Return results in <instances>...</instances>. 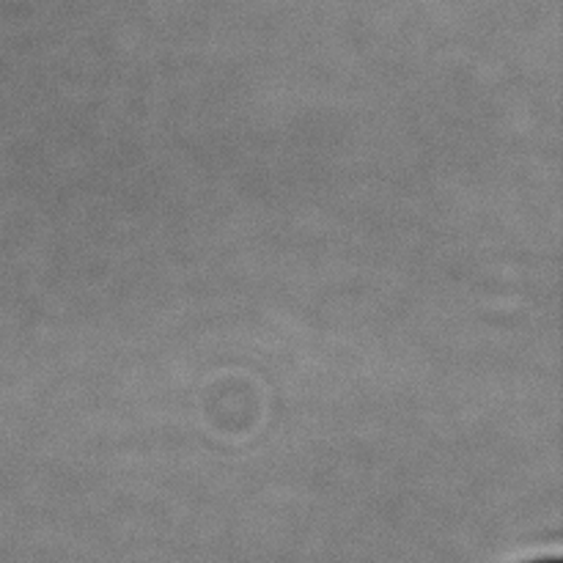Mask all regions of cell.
Instances as JSON below:
<instances>
[{
	"mask_svg": "<svg viewBox=\"0 0 563 563\" xmlns=\"http://www.w3.org/2000/svg\"><path fill=\"white\" fill-rule=\"evenodd\" d=\"M533 563H559V561H533Z\"/></svg>",
	"mask_w": 563,
	"mask_h": 563,
	"instance_id": "6da1fadb",
	"label": "cell"
}]
</instances>
